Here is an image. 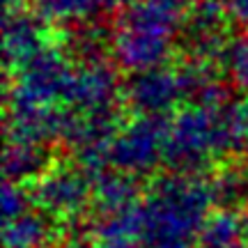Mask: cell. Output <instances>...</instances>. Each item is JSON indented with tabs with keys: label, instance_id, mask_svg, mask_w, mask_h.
Instances as JSON below:
<instances>
[{
	"label": "cell",
	"instance_id": "3957f363",
	"mask_svg": "<svg viewBox=\"0 0 248 248\" xmlns=\"http://www.w3.org/2000/svg\"><path fill=\"white\" fill-rule=\"evenodd\" d=\"M237 234H239L237 221L232 216H221L207 225V230L202 232V241L207 248H232Z\"/></svg>",
	"mask_w": 248,
	"mask_h": 248
},
{
	"label": "cell",
	"instance_id": "8992f818",
	"mask_svg": "<svg viewBox=\"0 0 248 248\" xmlns=\"http://www.w3.org/2000/svg\"><path fill=\"white\" fill-rule=\"evenodd\" d=\"M241 55H244V58H241L239 67H248V51H244V53H241ZM246 71H248V69H246Z\"/></svg>",
	"mask_w": 248,
	"mask_h": 248
},
{
	"label": "cell",
	"instance_id": "6da1fadb",
	"mask_svg": "<svg viewBox=\"0 0 248 248\" xmlns=\"http://www.w3.org/2000/svg\"><path fill=\"white\" fill-rule=\"evenodd\" d=\"M204 191L195 184H172L154 198L145 228L154 244H182L204 214Z\"/></svg>",
	"mask_w": 248,
	"mask_h": 248
},
{
	"label": "cell",
	"instance_id": "5b68a950",
	"mask_svg": "<svg viewBox=\"0 0 248 248\" xmlns=\"http://www.w3.org/2000/svg\"><path fill=\"white\" fill-rule=\"evenodd\" d=\"M154 248H184V244H154Z\"/></svg>",
	"mask_w": 248,
	"mask_h": 248
},
{
	"label": "cell",
	"instance_id": "277c9868",
	"mask_svg": "<svg viewBox=\"0 0 248 248\" xmlns=\"http://www.w3.org/2000/svg\"><path fill=\"white\" fill-rule=\"evenodd\" d=\"M44 237L42 225L28 218H18L7 230V248H35Z\"/></svg>",
	"mask_w": 248,
	"mask_h": 248
},
{
	"label": "cell",
	"instance_id": "7a4b0ae2",
	"mask_svg": "<svg viewBox=\"0 0 248 248\" xmlns=\"http://www.w3.org/2000/svg\"><path fill=\"white\" fill-rule=\"evenodd\" d=\"M85 198V186L83 182L69 175H62V177L53 179V182H46L44 186V202L53 209L60 212H69L76 209Z\"/></svg>",
	"mask_w": 248,
	"mask_h": 248
}]
</instances>
